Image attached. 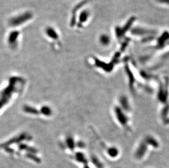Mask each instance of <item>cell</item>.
<instances>
[{
	"label": "cell",
	"mask_w": 169,
	"mask_h": 168,
	"mask_svg": "<svg viewBox=\"0 0 169 168\" xmlns=\"http://www.w3.org/2000/svg\"><path fill=\"white\" fill-rule=\"evenodd\" d=\"M47 36L53 41H58L59 39V35L57 31L54 27L48 26L45 30Z\"/></svg>",
	"instance_id": "5"
},
{
	"label": "cell",
	"mask_w": 169,
	"mask_h": 168,
	"mask_svg": "<svg viewBox=\"0 0 169 168\" xmlns=\"http://www.w3.org/2000/svg\"><path fill=\"white\" fill-rule=\"evenodd\" d=\"M84 168H89V167L88 165H86L84 166Z\"/></svg>",
	"instance_id": "10"
},
{
	"label": "cell",
	"mask_w": 169,
	"mask_h": 168,
	"mask_svg": "<svg viewBox=\"0 0 169 168\" xmlns=\"http://www.w3.org/2000/svg\"><path fill=\"white\" fill-rule=\"evenodd\" d=\"M158 1H160V2H162V3L169 4V0H158Z\"/></svg>",
	"instance_id": "9"
},
{
	"label": "cell",
	"mask_w": 169,
	"mask_h": 168,
	"mask_svg": "<svg viewBox=\"0 0 169 168\" xmlns=\"http://www.w3.org/2000/svg\"><path fill=\"white\" fill-rule=\"evenodd\" d=\"M92 161L93 162V163L94 164L96 167H97L99 168H102V164L100 163V162L99 161V160L96 158V157H93L92 158Z\"/></svg>",
	"instance_id": "8"
},
{
	"label": "cell",
	"mask_w": 169,
	"mask_h": 168,
	"mask_svg": "<svg viewBox=\"0 0 169 168\" xmlns=\"http://www.w3.org/2000/svg\"><path fill=\"white\" fill-rule=\"evenodd\" d=\"M75 159L77 160L78 162L83 164H87L88 161L85 158V156L83 153L81 152H77L75 155Z\"/></svg>",
	"instance_id": "6"
},
{
	"label": "cell",
	"mask_w": 169,
	"mask_h": 168,
	"mask_svg": "<svg viewBox=\"0 0 169 168\" xmlns=\"http://www.w3.org/2000/svg\"><path fill=\"white\" fill-rule=\"evenodd\" d=\"M99 41L102 45H107L110 42V38L106 35H102L100 37Z\"/></svg>",
	"instance_id": "7"
},
{
	"label": "cell",
	"mask_w": 169,
	"mask_h": 168,
	"mask_svg": "<svg viewBox=\"0 0 169 168\" xmlns=\"http://www.w3.org/2000/svg\"><path fill=\"white\" fill-rule=\"evenodd\" d=\"M20 36V32L17 30H13L10 32L7 37V42L9 46L14 47L17 46Z\"/></svg>",
	"instance_id": "3"
},
{
	"label": "cell",
	"mask_w": 169,
	"mask_h": 168,
	"mask_svg": "<svg viewBox=\"0 0 169 168\" xmlns=\"http://www.w3.org/2000/svg\"><path fill=\"white\" fill-rule=\"evenodd\" d=\"M33 17V14L31 12L26 11L10 18L9 25L12 27H19L30 21Z\"/></svg>",
	"instance_id": "1"
},
{
	"label": "cell",
	"mask_w": 169,
	"mask_h": 168,
	"mask_svg": "<svg viewBox=\"0 0 169 168\" xmlns=\"http://www.w3.org/2000/svg\"><path fill=\"white\" fill-rule=\"evenodd\" d=\"M123 109L119 105H115L114 112L115 118L118 121L120 125H121L124 129L126 131H130L129 125V118L124 113Z\"/></svg>",
	"instance_id": "2"
},
{
	"label": "cell",
	"mask_w": 169,
	"mask_h": 168,
	"mask_svg": "<svg viewBox=\"0 0 169 168\" xmlns=\"http://www.w3.org/2000/svg\"><path fill=\"white\" fill-rule=\"evenodd\" d=\"M89 12L88 10H82L78 16V27H82L83 24L86 23L89 17Z\"/></svg>",
	"instance_id": "4"
}]
</instances>
